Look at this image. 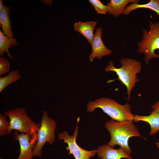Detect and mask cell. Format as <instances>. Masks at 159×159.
<instances>
[{
  "mask_svg": "<svg viewBox=\"0 0 159 159\" xmlns=\"http://www.w3.org/2000/svg\"><path fill=\"white\" fill-rule=\"evenodd\" d=\"M6 116L5 114H0V135L3 137L7 134L9 122L7 121Z\"/></svg>",
  "mask_w": 159,
  "mask_h": 159,
  "instance_id": "19",
  "label": "cell"
},
{
  "mask_svg": "<svg viewBox=\"0 0 159 159\" xmlns=\"http://www.w3.org/2000/svg\"><path fill=\"white\" fill-rule=\"evenodd\" d=\"M102 32L101 27L96 28L91 45L92 51L89 57L91 62H92L95 58L100 60L103 57L112 53V50L107 48L103 42L102 39Z\"/></svg>",
  "mask_w": 159,
  "mask_h": 159,
  "instance_id": "9",
  "label": "cell"
},
{
  "mask_svg": "<svg viewBox=\"0 0 159 159\" xmlns=\"http://www.w3.org/2000/svg\"><path fill=\"white\" fill-rule=\"evenodd\" d=\"M80 120L79 117L72 136L69 135L67 132L64 131L58 135V139L63 140V142L67 144L68 146L66 149L69 151V154H72L75 159H90L95 155L97 150L95 149L90 151L86 150L80 147L77 143L76 140L79 131L78 124Z\"/></svg>",
  "mask_w": 159,
  "mask_h": 159,
  "instance_id": "7",
  "label": "cell"
},
{
  "mask_svg": "<svg viewBox=\"0 0 159 159\" xmlns=\"http://www.w3.org/2000/svg\"><path fill=\"white\" fill-rule=\"evenodd\" d=\"M96 150L98 156L101 159H133L130 154L120 147L115 149L104 144L99 146Z\"/></svg>",
  "mask_w": 159,
  "mask_h": 159,
  "instance_id": "10",
  "label": "cell"
},
{
  "mask_svg": "<svg viewBox=\"0 0 159 159\" xmlns=\"http://www.w3.org/2000/svg\"><path fill=\"white\" fill-rule=\"evenodd\" d=\"M89 2L94 6L98 14H105L108 12V7L99 0H89Z\"/></svg>",
  "mask_w": 159,
  "mask_h": 159,
  "instance_id": "18",
  "label": "cell"
},
{
  "mask_svg": "<svg viewBox=\"0 0 159 159\" xmlns=\"http://www.w3.org/2000/svg\"><path fill=\"white\" fill-rule=\"evenodd\" d=\"M151 107L152 109L151 112L159 113V100L152 105Z\"/></svg>",
  "mask_w": 159,
  "mask_h": 159,
  "instance_id": "21",
  "label": "cell"
},
{
  "mask_svg": "<svg viewBox=\"0 0 159 159\" xmlns=\"http://www.w3.org/2000/svg\"><path fill=\"white\" fill-rule=\"evenodd\" d=\"M139 8L151 9L155 12L159 16V0H151L148 3L143 4L132 3L125 8L122 14L127 15L132 11Z\"/></svg>",
  "mask_w": 159,
  "mask_h": 159,
  "instance_id": "15",
  "label": "cell"
},
{
  "mask_svg": "<svg viewBox=\"0 0 159 159\" xmlns=\"http://www.w3.org/2000/svg\"><path fill=\"white\" fill-rule=\"evenodd\" d=\"M139 0H111L107 4L108 7V13L116 17L122 14L125 9L129 3H138Z\"/></svg>",
  "mask_w": 159,
  "mask_h": 159,
  "instance_id": "14",
  "label": "cell"
},
{
  "mask_svg": "<svg viewBox=\"0 0 159 159\" xmlns=\"http://www.w3.org/2000/svg\"><path fill=\"white\" fill-rule=\"evenodd\" d=\"M4 114L9 119L7 135H9L12 130L31 135L38 132L40 123L37 124L32 121L24 108L18 107L6 111Z\"/></svg>",
  "mask_w": 159,
  "mask_h": 159,
  "instance_id": "4",
  "label": "cell"
},
{
  "mask_svg": "<svg viewBox=\"0 0 159 159\" xmlns=\"http://www.w3.org/2000/svg\"><path fill=\"white\" fill-rule=\"evenodd\" d=\"M57 128L56 121L49 117L47 111H43L37 132V140L33 151L34 157H41L42 149L45 144L48 143L52 145L55 141V131Z\"/></svg>",
  "mask_w": 159,
  "mask_h": 159,
  "instance_id": "6",
  "label": "cell"
},
{
  "mask_svg": "<svg viewBox=\"0 0 159 159\" xmlns=\"http://www.w3.org/2000/svg\"><path fill=\"white\" fill-rule=\"evenodd\" d=\"M97 108L101 109L114 120L134 121V115L132 113L131 107L128 103L122 105L113 99L103 97L89 102L86 110L91 113Z\"/></svg>",
  "mask_w": 159,
  "mask_h": 159,
  "instance_id": "3",
  "label": "cell"
},
{
  "mask_svg": "<svg viewBox=\"0 0 159 159\" xmlns=\"http://www.w3.org/2000/svg\"><path fill=\"white\" fill-rule=\"evenodd\" d=\"M142 121L148 123L150 127L149 136L156 134L159 131V113L151 112L147 116L134 115V122Z\"/></svg>",
  "mask_w": 159,
  "mask_h": 159,
  "instance_id": "12",
  "label": "cell"
},
{
  "mask_svg": "<svg viewBox=\"0 0 159 159\" xmlns=\"http://www.w3.org/2000/svg\"><path fill=\"white\" fill-rule=\"evenodd\" d=\"M12 45L16 47L19 45L18 41L14 38L10 39L5 36L2 32L0 30V55L3 56L6 52L8 57L10 59H13L10 54L9 49Z\"/></svg>",
  "mask_w": 159,
  "mask_h": 159,
  "instance_id": "16",
  "label": "cell"
},
{
  "mask_svg": "<svg viewBox=\"0 0 159 159\" xmlns=\"http://www.w3.org/2000/svg\"><path fill=\"white\" fill-rule=\"evenodd\" d=\"M11 11L10 6L4 5L0 11V25L4 35L12 39L14 38V34L11 29V22L10 17Z\"/></svg>",
  "mask_w": 159,
  "mask_h": 159,
  "instance_id": "11",
  "label": "cell"
},
{
  "mask_svg": "<svg viewBox=\"0 0 159 159\" xmlns=\"http://www.w3.org/2000/svg\"><path fill=\"white\" fill-rule=\"evenodd\" d=\"M13 137L20 145L19 154L17 159H33V151L38 139L37 133L31 135L23 133L19 134L16 131Z\"/></svg>",
  "mask_w": 159,
  "mask_h": 159,
  "instance_id": "8",
  "label": "cell"
},
{
  "mask_svg": "<svg viewBox=\"0 0 159 159\" xmlns=\"http://www.w3.org/2000/svg\"><path fill=\"white\" fill-rule=\"evenodd\" d=\"M155 144L156 145L157 147L159 148V142H156Z\"/></svg>",
  "mask_w": 159,
  "mask_h": 159,
  "instance_id": "24",
  "label": "cell"
},
{
  "mask_svg": "<svg viewBox=\"0 0 159 159\" xmlns=\"http://www.w3.org/2000/svg\"><path fill=\"white\" fill-rule=\"evenodd\" d=\"M133 121H118L110 120L105 123V127L109 131L111 139L107 144L112 148L119 145L127 153L130 154L132 150L128 145V140L131 137L144 138Z\"/></svg>",
  "mask_w": 159,
  "mask_h": 159,
  "instance_id": "1",
  "label": "cell"
},
{
  "mask_svg": "<svg viewBox=\"0 0 159 159\" xmlns=\"http://www.w3.org/2000/svg\"><path fill=\"white\" fill-rule=\"evenodd\" d=\"M149 31L143 29L142 39L138 43L137 52L144 54V60L147 65L153 58H159V54H156L155 51L159 49V22L151 21Z\"/></svg>",
  "mask_w": 159,
  "mask_h": 159,
  "instance_id": "5",
  "label": "cell"
},
{
  "mask_svg": "<svg viewBox=\"0 0 159 159\" xmlns=\"http://www.w3.org/2000/svg\"><path fill=\"white\" fill-rule=\"evenodd\" d=\"M120 62L121 67L117 68L114 66L112 61H109L105 71L106 72L113 71L116 73L118 77L117 79L126 87L128 100L135 83L139 81L137 74L141 70L142 64L139 61L128 57L121 58Z\"/></svg>",
  "mask_w": 159,
  "mask_h": 159,
  "instance_id": "2",
  "label": "cell"
},
{
  "mask_svg": "<svg viewBox=\"0 0 159 159\" xmlns=\"http://www.w3.org/2000/svg\"><path fill=\"white\" fill-rule=\"evenodd\" d=\"M41 1L45 5L48 6H51L53 2V1L51 0H42Z\"/></svg>",
  "mask_w": 159,
  "mask_h": 159,
  "instance_id": "22",
  "label": "cell"
},
{
  "mask_svg": "<svg viewBox=\"0 0 159 159\" xmlns=\"http://www.w3.org/2000/svg\"><path fill=\"white\" fill-rule=\"evenodd\" d=\"M4 5L3 4L2 1L0 0V11H1L3 8Z\"/></svg>",
  "mask_w": 159,
  "mask_h": 159,
  "instance_id": "23",
  "label": "cell"
},
{
  "mask_svg": "<svg viewBox=\"0 0 159 159\" xmlns=\"http://www.w3.org/2000/svg\"><path fill=\"white\" fill-rule=\"evenodd\" d=\"M10 64L8 59L3 56H0V76L10 71Z\"/></svg>",
  "mask_w": 159,
  "mask_h": 159,
  "instance_id": "20",
  "label": "cell"
},
{
  "mask_svg": "<svg viewBox=\"0 0 159 159\" xmlns=\"http://www.w3.org/2000/svg\"><path fill=\"white\" fill-rule=\"evenodd\" d=\"M19 69H14L10 71L5 76L0 77V93L12 83L20 80L22 75Z\"/></svg>",
  "mask_w": 159,
  "mask_h": 159,
  "instance_id": "17",
  "label": "cell"
},
{
  "mask_svg": "<svg viewBox=\"0 0 159 159\" xmlns=\"http://www.w3.org/2000/svg\"><path fill=\"white\" fill-rule=\"evenodd\" d=\"M97 24V22L94 21L84 22L79 21L74 23V30L82 34L91 45L94 35V30Z\"/></svg>",
  "mask_w": 159,
  "mask_h": 159,
  "instance_id": "13",
  "label": "cell"
}]
</instances>
